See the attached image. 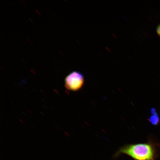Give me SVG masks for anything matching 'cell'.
I'll list each match as a JSON object with an SVG mask.
<instances>
[{"instance_id":"6da1fadb","label":"cell","mask_w":160,"mask_h":160,"mask_svg":"<svg viewBox=\"0 0 160 160\" xmlns=\"http://www.w3.org/2000/svg\"><path fill=\"white\" fill-rule=\"evenodd\" d=\"M121 155L129 156L134 160H155L157 152L155 145L151 142L130 144L120 148L114 157Z\"/></svg>"},{"instance_id":"3957f363","label":"cell","mask_w":160,"mask_h":160,"mask_svg":"<svg viewBox=\"0 0 160 160\" xmlns=\"http://www.w3.org/2000/svg\"><path fill=\"white\" fill-rule=\"evenodd\" d=\"M151 115L148 119L149 121L152 125L156 126L160 122V118L158 114L154 108L151 109Z\"/></svg>"},{"instance_id":"277c9868","label":"cell","mask_w":160,"mask_h":160,"mask_svg":"<svg viewBox=\"0 0 160 160\" xmlns=\"http://www.w3.org/2000/svg\"><path fill=\"white\" fill-rule=\"evenodd\" d=\"M157 32L158 35L160 36V24L159 25H158L157 27Z\"/></svg>"},{"instance_id":"7a4b0ae2","label":"cell","mask_w":160,"mask_h":160,"mask_svg":"<svg viewBox=\"0 0 160 160\" xmlns=\"http://www.w3.org/2000/svg\"><path fill=\"white\" fill-rule=\"evenodd\" d=\"M85 78L82 73L74 71L66 77L65 86L69 91L77 92L81 89L85 83Z\"/></svg>"}]
</instances>
